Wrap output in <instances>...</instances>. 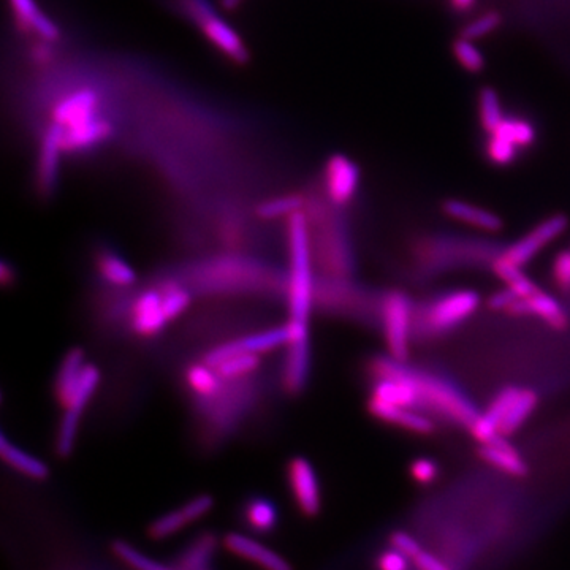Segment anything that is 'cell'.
<instances>
[{"label": "cell", "instance_id": "d4e9b609", "mask_svg": "<svg viewBox=\"0 0 570 570\" xmlns=\"http://www.w3.org/2000/svg\"><path fill=\"white\" fill-rule=\"evenodd\" d=\"M97 270L108 284L116 287H129L137 281V273L132 266L113 252H102L97 257Z\"/></svg>", "mask_w": 570, "mask_h": 570}, {"label": "cell", "instance_id": "277c9868", "mask_svg": "<svg viewBox=\"0 0 570 570\" xmlns=\"http://www.w3.org/2000/svg\"><path fill=\"white\" fill-rule=\"evenodd\" d=\"M479 304V293L474 290L442 293L415 312L414 333L426 338H439L466 322L477 311Z\"/></svg>", "mask_w": 570, "mask_h": 570}, {"label": "cell", "instance_id": "74e56055", "mask_svg": "<svg viewBox=\"0 0 570 570\" xmlns=\"http://www.w3.org/2000/svg\"><path fill=\"white\" fill-rule=\"evenodd\" d=\"M485 151H487L488 159H490L494 165L507 167V165L513 164V162L517 160L520 148H517V146L510 143V141L504 140V138L496 137V135H488Z\"/></svg>", "mask_w": 570, "mask_h": 570}, {"label": "cell", "instance_id": "e575fe53", "mask_svg": "<svg viewBox=\"0 0 570 570\" xmlns=\"http://www.w3.org/2000/svg\"><path fill=\"white\" fill-rule=\"evenodd\" d=\"M162 295V306H164L165 316L168 322L181 316L187 308H189L190 292L184 289L183 285L176 284V282H165L159 289Z\"/></svg>", "mask_w": 570, "mask_h": 570}, {"label": "cell", "instance_id": "30bf717a", "mask_svg": "<svg viewBox=\"0 0 570 570\" xmlns=\"http://www.w3.org/2000/svg\"><path fill=\"white\" fill-rule=\"evenodd\" d=\"M62 152H65L64 129L53 122L43 135L40 154H38V187L45 194H50L56 187L59 170H61Z\"/></svg>", "mask_w": 570, "mask_h": 570}, {"label": "cell", "instance_id": "cb8c5ba5", "mask_svg": "<svg viewBox=\"0 0 570 570\" xmlns=\"http://www.w3.org/2000/svg\"><path fill=\"white\" fill-rule=\"evenodd\" d=\"M289 344V328H273V330L260 331L255 335L244 336L236 339L235 346L240 352H251V354H268L271 350Z\"/></svg>", "mask_w": 570, "mask_h": 570}, {"label": "cell", "instance_id": "5b68a950", "mask_svg": "<svg viewBox=\"0 0 570 570\" xmlns=\"http://www.w3.org/2000/svg\"><path fill=\"white\" fill-rule=\"evenodd\" d=\"M184 12L200 27L209 42L216 46L222 54L244 64L249 61V50L244 45L243 38L230 24L216 12L209 0H179Z\"/></svg>", "mask_w": 570, "mask_h": 570}, {"label": "cell", "instance_id": "f35d334b", "mask_svg": "<svg viewBox=\"0 0 570 570\" xmlns=\"http://www.w3.org/2000/svg\"><path fill=\"white\" fill-rule=\"evenodd\" d=\"M411 475L412 479L420 485H431L439 475V466L430 458H417L412 461Z\"/></svg>", "mask_w": 570, "mask_h": 570}, {"label": "cell", "instance_id": "d6986e66", "mask_svg": "<svg viewBox=\"0 0 570 570\" xmlns=\"http://www.w3.org/2000/svg\"><path fill=\"white\" fill-rule=\"evenodd\" d=\"M444 213L452 217L455 221L463 222V224L471 225V227L479 228L482 232H499L502 228V219L498 214L493 213L490 209L480 208V206L472 205V203L452 198L442 205Z\"/></svg>", "mask_w": 570, "mask_h": 570}, {"label": "cell", "instance_id": "9c48e42d", "mask_svg": "<svg viewBox=\"0 0 570 570\" xmlns=\"http://www.w3.org/2000/svg\"><path fill=\"white\" fill-rule=\"evenodd\" d=\"M360 178V168L354 160L342 154L331 156L325 165V190L331 203L349 205L357 195Z\"/></svg>", "mask_w": 570, "mask_h": 570}, {"label": "cell", "instance_id": "7dc6e473", "mask_svg": "<svg viewBox=\"0 0 570 570\" xmlns=\"http://www.w3.org/2000/svg\"><path fill=\"white\" fill-rule=\"evenodd\" d=\"M0 279H2L5 285L13 284V281H15V271L7 262L0 265Z\"/></svg>", "mask_w": 570, "mask_h": 570}, {"label": "cell", "instance_id": "ab89813d", "mask_svg": "<svg viewBox=\"0 0 570 570\" xmlns=\"http://www.w3.org/2000/svg\"><path fill=\"white\" fill-rule=\"evenodd\" d=\"M214 507V499L209 496V494H200V496H195L194 499H190L183 506L184 513H186L187 518H189L190 525L195 523V521L202 520L206 517Z\"/></svg>", "mask_w": 570, "mask_h": 570}, {"label": "cell", "instance_id": "836d02e7", "mask_svg": "<svg viewBox=\"0 0 570 570\" xmlns=\"http://www.w3.org/2000/svg\"><path fill=\"white\" fill-rule=\"evenodd\" d=\"M303 198L300 195H281V197L270 198L257 208V214L266 221H274L279 217H290L295 213H300L303 206Z\"/></svg>", "mask_w": 570, "mask_h": 570}, {"label": "cell", "instance_id": "d6a6232c", "mask_svg": "<svg viewBox=\"0 0 570 570\" xmlns=\"http://www.w3.org/2000/svg\"><path fill=\"white\" fill-rule=\"evenodd\" d=\"M452 53L458 64L469 73H480L487 64L477 43L469 38H456L452 45Z\"/></svg>", "mask_w": 570, "mask_h": 570}, {"label": "cell", "instance_id": "ee69618b", "mask_svg": "<svg viewBox=\"0 0 570 570\" xmlns=\"http://www.w3.org/2000/svg\"><path fill=\"white\" fill-rule=\"evenodd\" d=\"M518 300L517 293L512 292L509 287L506 289L499 290V292L493 293L490 298H488V308L494 309V311H506L512 308V304Z\"/></svg>", "mask_w": 570, "mask_h": 570}, {"label": "cell", "instance_id": "c3c4849f", "mask_svg": "<svg viewBox=\"0 0 570 570\" xmlns=\"http://www.w3.org/2000/svg\"><path fill=\"white\" fill-rule=\"evenodd\" d=\"M241 0H221V5L227 12H232L235 8L240 7Z\"/></svg>", "mask_w": 570, "mask_h": 570}, {"label": "cell", "instance_id": "44dd1931", "mask_svg": "<svg viewBox=\"0 0 570 570\" xmlns=\"http://www.w3.org/2000/svg\"><path fill=\"white\" fill-rule=\"evenodd\" d=\"M289 352L285 357L284 387L289 393H298L303 390L306 380L309 376V368H311V350L308 344H290Z\"/></svg>", "mask_w": 570, "mask_h": 570}, {"label": "cell", "instance_id": "52a82bcc", "mask_svg": "<svg viewBox=\"0 0 570 570\" xmlns=\"http://www.w3.org/2000/svg\"><path fill=\"white\" fill-rule=\"evenodd\" d=\"M567 225H569V219L564 214L548 217L532 228L531 232L521 236L520 240L515 241L512 246L507 247L506 252L502 255L509 262L523 268L551 241H555L558 236L563 235L566 232Z\"/></svg>", "mask_w": 570, "mask_h": 570}, {"label": "cell", "instance_id": "3957f363", "mask_svg": "<svg viewBox=\"0 0 570 570\" xmlns=\"http://www.w3.org/2000/svg\"><path fill=\"white\" fill-rule=\"evenodd\" d=\"M406 374L417 388L420 409L463 426H471L475 418L479 417V411L471 398L464 395L463 390L452 380L407 365Z\"/></svg>", "mask_w": 570, "mask_h": 570}, {"label": "cell", "instance_id": "7bdbcfd3", "mask_svg": "<svg viewBox=\"0 0 570 570\" xmlns=\"http://www.w3.org/2000/svg\"><path fill=\"white\" fill-rule=\"evenodd\" d=\"M409 559L404 553L392 547L377 558L379 570H409Z\"/></svg>", "mask_w": 570, "mask_h": 570}, {"label": "cell", "instance_id": "2e32d148", "mask_svg": "<svg viewBox=\"0 0 570 570\" xmlns=\"http://www.w3.org/2000/svg\"><path fill=\"white\" fill-rule=\"evenodd\" d=\"M8 2H10L16 21L27 32L37 35L46 43L57 42L61 38V29L50 16L43 12L37 0H8Z\"/></svg>", "mask_w": 570, "mask_h": 570}, {"label": "cell", "instance_id": "ffe728a7", "mask_svg": "<svg viewBox=\"0 0 570 570\" xmlns=\"http://www.w3.org/2000/svg\"><path fill=\"white\" fill-rule=\"evenodd\" d=\"M84 368H86V361H84V352L81 349L70 350L62 360L61 368L56 376V385H54L57 401L62 407H69L72 403L73 396L80 387Z\"/></svg>", "mask_w": 570, "mask_h": 570}, {"label": "cell", "instance_id": "9a60e30c", "mask_svg": "<svg viewBox=\"0 0 570 570\" xmlns=\"http://www.w3.org/2000/svg\"><path fill=\"white\" fill-rule=\"evenodd\" d=\"M168 319L162 306V295L159 290H148L141 293L133 304L132 328L137 335L151 338L159 335L167 327Z\"/></svg>", "mask_w": 570, "mask_h": 570}, {"label": "cell", "instance_id": "d590c367", "mask_svg": "<svg viewBox=\"0 0 570 570\" xmlns=\"http://www.w3.org/2000/svg\"><path fill=\"white\" fill-rule=\"evenodd\" d=\"M187 525H190V521L184 513L183 507H181V509L164 513L152 521L148 529V536L154 540H165L168 537L175 536L176 532L186 528Z\"/></svg>", "mask_w": 570, "mask_h": 570}, {"label": "cell", "instance_id": "e0dca14e", "mask_svg": "<svg viewBox=\"0 0 570 570\" xmlns=\"http://www.w3.org/2000/svg\"><path fill=\"white\" fill-rule=\"evenodd\" d=\"M113 133V126L107 119L97 118L81 122L64 129L65 152H83L102 145Z\"/></svg>", "mask_w": 570, "mask_h": 570}, {"label": "cell", "instance_id": "60d3db41", "mask_svg": "<svg viewBox=\"0 0 570 570\" xmlns=\"http://www.w3.org/2000/svg\"><path fill=\"white\" fill-rule=\"evenodd\" d=\"M551 273H553V279H555L559 289L569 292L570 251L559 252V254L556 255L555 260H553V266H551Z\"/></svg>", "mask_w": 570, "mask_h": 570}, {"label": "cell", "instance_id": "8992f818", "mask_svg": "<svg viewBox=\"0 0 570 570\" xmlns=\"http://www.w3.org/2000/svg\"><path fill=\"white\" fill-rule=\"evenodd\" d=\"M382 327L388 354L399 361L409 357L412 335H414L415 309L411 298L399 290H392L385 295L380 306Z\"/></svg>", "mask_w": 570, "mask_h": 570}, {"label": "cell", "instance_id": "f546056e", "mask_svg": "<svg viewBox=\"0 0 570 570\" xmlns=\"http://www.w3.org/2000/svg\"><path fill=\"white\" fill-rule=\"evenodd\" d=\"M490 135L504 138L517 148L525 149L534 145L537 138L536 127L532 126L528 119L506 118L499 124L498 129Z\"/></svg>", "mask_w": 570, "mask_h": 570}, {"label": "cell", "instance_id": "7a4b0ae2", "mask_svg": "<svg viewBox=\"0 0 570 570\" xmlns=\"http://www.w3.org/2000/svg\"><path fill=\"white\" fill-rule=\"evenodd\" d=\"M290 252L289 309L290 320L309 322L316 284L312 274L311 235L308 217L295 213L289 217L287 228Z\"/></svg>", "mask_w": 570, "mask_h": 570}, {"label": "cell", "instance_id": "8fae6325", "mask_svg": "<svg viewBox=\"0 0 570 570\" xmlns=\"http://www.w3.org/2000/svg\"><path fill=\"white\" fill-rule=\"evenodd\" d=\"M224 547L233 555L257 564L263 570H293L281 555L263 545L259 540L244 536L240 532H230L224 537Z\"/></svg>", "mask_w": 570, "mask_h": 570}, {"label": "cell", "instance_id": "5bb4252c", "mask_svg": "<svg viewBox=\"0 0 570 570\" xmlns=\"http://www.w3.org/2000/svg\"><path fill=\"white\" fill-rule=\"evenodd\" d=\"M512 316H536L544 320L553 330H564L569 323L566 311L556 298L537 290L529 297L518 298L509 309Z\"/></svg>", "mask_w": 570, "mask_h": 570}, {"label": "cell", "instance_id": "603a6c76", "mask_svg": "<svg viewBox=\"0 0 570 570\" xmlns=\"http://www.w3.org/2000/svg\"><path fill=\"white\" fill-rule=\"evenodd\" d=\"M217 550V539L211 532H206L179 555L175 567L178 570H209V563Z\"/></svg>", "mask_w": 570, "mask_h": 570}, {"label": "cell", "instance_id": "b9f144b4", "mask_svg": "<svg viewBox=\"0 0 570 570\" xmlns=\"http://www.w3.org/2000/svg\"><path fill=\"white\" fill-rule=\"evenodd\" d=\"M390 544H392V547L396 548V550L404 553L407 558H411L412 561L423 551L417 540L403 531L393 532L392 537H390Z\"/></svg>", "mask_w": 570, "mask_h": 570}, {"label": "cell", "instance_id": "6da1fadb", "mask_svg": "<svg viewBox=\"0 0 570 570\" xmlns=\"http://www.w3.org/2000/svg\"><path fill=\"white\" fill-rule=\"evenodd\" d=\"M537 403L539 398L531 388L509 385L494 395L487 411L475 418L469 430L479 444H487L498 436H512L536 411Z\"/></svg>", "mask_w": 570, "mask_h": 570}, {"label": "cell", "instance_id": "7402d4cb", "mask_svg": "<svg viewBox=\"0 0 570 570\" xmlns=\"http://www.w3.org/2000/svg\"><path fill=\"white\" fill-rule=\"evenodd\" d=\"M0 453L2 460L15 469L19 474L26 475L29 479L45 480L50 475V469L46 466L45 461L38 460L26 450L19 449L15 444L8 441L7 436L0 439Z\"/></svg>", "mask_w": 570, "mask_h": 570}, {"label": "cell", "instance_id": "1f68e13d", "mask_svg": "<svg viewBox=\"0 0 570 570\" xmlns=\"http://www.w3.org/2000/svg\"><path fill=\"white\" fill-rule=\"evenodd\" d=\"M113 553L121 559L122 563H126L127 566L135 570H178L176 567L157 563V561L145 555L143 551L137 550L132 544L124 542V540L114 542Z\"/></svg>", "mask_w": 570, "mask_h": 570}, {"label": "cell", "instance_id": "f6af8a7d", "mask_svg": "<svg viewBox=\"0 0 570 570\" xmlns=\"http://www.w3.org/2000/svg\"><path fill=\"white\" fill-rule=\"evenodd\" d=\"M414 563L417 564L420 570H450V567L445 566L441 559H437L436 556L431 555V553H426V551H422V553L414 559Z\"/></svg>", "mask_w": 570, "mask_h": 570}, {"label": "cell", "instance_id": "ba28073f", "mask_svg": "<svg viewBox=\"0 0 570 570\" xmlns=\"http://www.w3.org/2000/svg\"><path fill=\"white\" fill-rule=\"evenodd\" d=\"M287 480L300 512L306 517L319 515L322 494L314 466L303 456L293 458L287 466Z\"/></svg>", "mask_w": 570, "mask_h": 570}, {"label": "cell", "instance_id": "ac0fdd59", "mask_svg": "<svg viewBox=\"0 0 570 570\" xmlns=\"http://www.w3.org/2000/svg\"><path fill=\"white\" fill-rule=\"evenodd\" d=\"M479 455L483 461L512 477H525L528 474V464L504 436L494 437L493 441L480 444Z\"/></svg>", "mask_w": 570, "mask_h": 570}, {"label": "cell", "instance_id": "484cf974", "mask_svg": "<svg viewBox=\"0 0 570 570\" xmlns=\"http://www.w3.org/2000/svg\"><path fill=\"white\" fill-rule=\"evenodd\" d=\"M493 271L496 273V276H499L502 281L506 282V287L517 293L518 298L529 297V295L539 290V287L523 273L521 266L509 262L504 255H499V257L494 259Z\"/></svg>", "mask_w": 570, "mask_h": 570}, {"label": "cell", "instance_id": "8d00e7d4", "mask_svg": "<svg viewBox=\"0 0 570 570\" xmlns=\"http://www.w3.org/2000/svg\"><path fill=\"white\" fill-rule=\"evenodd\" d=\"M501 23L502 18L498 12L483 13V15L477 16V18L472 19V21L466 24L461 37L469 38V40L477 42V40H482V38L488 37V35L498 31Z\"/></svg>", "mask_w": 570, "mask_h": 570}, {"label": "cell", "instance_id": "bcb514c9", "mask_svg": "<svg viewBox=\"0 0 570 570\" xmlns=\"http://www.w3.org/2000/svg\"><path fill=\"white\" fill-rule=\"evenodd\" d=\"M450 7L458 13L471 12L472 8L477 5V0H449Z\"/></svg>", "mask_w": 570, "mask_h": 570}, {"label": "cell", "instance_id": "83f0119b", "mask_svg": "<svg viewBox=\"0 0 570 570\" xmlns=\"http://www.w3.org/2000/svg\"><path fill=\"white\" fill-rule=\"evenodd\" d=\"M186 380L190 390L200 398H214L217 393L221 392V376L217 374L216 369L206 365L205 361L190 366L187 369Z\"/></svg>", "mask_w": 570, "mask_h": 570}, {"label": "cell", "instance_id": "4dcf8cb0", "mask_svg": "<svg viewBox=\"0 0 570 570\" xmlns=\"http://www.w3.org/2000/svg\"><path fill=\"white\" fill-rule=\"evenodd\" d=\"M260 366V355L251 352H236L232 357L222 361L216 371L222 380H236L257 371Z\"/></svg>", "mask_w": 570, "mask_h": 570}, {"label": "cell", "instance_id": "4fadbf2b", "mask_svg": "<svg viewBox=\"0 0 570 570\" xmlns=\"http://www.w3.org/2000/svg\"><path fill=\"white\" fill-rule=\"evenodd\" d=\"M99 103V94L92 89L72 92L54 107L53 122L59 124L62 129H67V127L97 118Z\"/></svg>", "mask_w": 570, "mask_h": 570}, {"label": "cell", "instance_id": "f1b7e54d", "mask_svg": "<svg viewBox=\"0 0 570 570\" xmlns=\"http://www.w3.org/2000/svg\"><path fill=\"white\" fill-rule=\"evenodd\" d=\"M477 114H479L480 126L488 135L498 129L499 124L506 119V114L502 110L501 97L493 88H483L479 92Z\"/></svg>", "mask_w": 570, "mask_h": 570}, {"label": "cell", "instance_id": "7c38bea8", "mask_svg": "<svg viewBox=\"0 0 570 570\" xmlns=\"http://www.w3.org/2000/svg\"><path fill=\"white\" fill-rule=\"evenodd\" d=\"M369 414L379 418L382 422L390 423V425L401 426L404 430L412 431L417 434H431L436 430L433 418L418 412L417 409L412 407L395 406V404L384 403L380 399H369L368 403Z\"/></svg>", "mask_w": 570, "mask_h": 570}, {"label": "cell", "instance_id": "4316f807", "mask_svg": "<svg viewBox=\"0 0 570 570\" xmlns=\"http://www.w3.org/2000/svg\"><path fill=\"white\" fill-rule=\"evenodd\" d=\"M244 520L252 531L265 534L278 525V509L268 499L254 498L246 504Z\"/></svg>", "mask_w": 570, "mask_h": 570}]
</instances>
